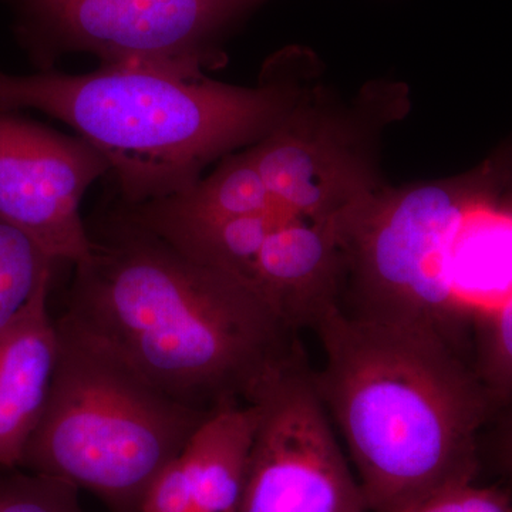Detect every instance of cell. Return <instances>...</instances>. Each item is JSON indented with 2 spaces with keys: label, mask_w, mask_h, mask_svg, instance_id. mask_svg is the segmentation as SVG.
I'll return each instance as SVG.
<instances>
[{
  "label": "cell",
  "mask_w": 512,
  "mask_h": 512,
  "mask_svg": "<svg viewBox=\"0 0 512 512\" xmlns=\"http://www.w3.org/2000/svg\"><path fill=\"white\" fill-rule=\"evenodd\" d=\"M180 457L151 484L140 512H195L190 478Z\"/></svg>",
  "instance_id": "cell-19"
},
{
  "label": "cell",
  "mask_w": 512,
  "mask_h": 512,
  "mask_svg": "<svg viewBox=\"0 0 512 512\" xmlns=\"http://www.w3.org/2000/svg\"><path fill=\"white\" fill-rule=\"evenodd\" d=\"M293 218L299 217L284 211L245 215L190 229L165 241L201 264L224 269L248 282L249 269L266 239Z\"/></svg>",
  "instance_id": "cell-14"
},
{
  "label": "cell",
  "mask_w": 512,
  "mask_h": 512,
  "mask_svg": "<svg viewBox=\"0 0 512 512\" xmlns=\"http://www.w3.org/2000/svg\"><path fill=\"white\" fill-rule=\"evenodd\" d=\"M56 261L18 229L0 220V329L25 306Z\"/></svg>",
  "instance_id": "cell-15"
},
{
  "label": "cell",
  "mask_w": 512,
  "mask_h": 512,
  "mask_svg": "<svg viewBox=\"0 0 512 512\" xmlns=\"http://www.w3.org/2000/svg\"><path fill=\"white\" fill-rule=\"evenodd\" d=\"M76 485L20 468H0V512H84Z\"/></svg>",
  "instance_id": "cell-17"
},
{
  "label": "cell",
  "mask_w": 512,
  "mask_h": 512,
  "mask_svg": "<svg viewBox=\"0 0 512 512\" xmlns=\"http://www.w3.org/2000/svg\"><path fill=\"white\" fill-rule=\"evenodd\" d=\"M248 403L258 407L259 424L237 512H369L298 346L265 373Z\"/></svg>",
  "instance_id": "cell-7"
},
{
  "label": "cell",
  "mask_w": 512,
  "mask_h": 512,
  "mask_svg": "<svg viewBox=\"0 0 512 512\" xmlns=\"http://www.w3.org/2000/svg\"><path fill=\"white\" fill-rule=\"evenodd\" d=\"M74 266L62 318L175 402L215 413L248 403L296 348L245 279L201 264L123 214Z\"/></svg>",
  "instance_id": "cell-1"
},
{
  "label": "cell",
  "mask_w": 512,
  "mask_h": 512,
  "mask_svg": "<svg viewBox=\"0 0 512 512\" xmlns=\"http://www.w3.org/2000/svg\"><path fill=\"white\" fill-rule=\"evenodd\" d=\"M37 72L89 53L101 64L150 66L185 76L222 59L221 42L256 0H0Z\"/></svg>",
  "instance_id": "cell-6"
},
{
  "label": "cell",
  "mask_w": 512,
  "mask_h": 512,
  "mask_svg": "<svg viewBox=\"0 0 512 512\" xmlns=\"http://www.w3.org/2000/svg\"><path fill=\"white\" fill-rule=\"evenodd\" d=\"M345 256L328 221L293 218L276 228L248 274V284L269 308L296 330L316 328L342 308Z\"/></svg>",
  "instance_id": "cell-10"
},
{
  "label": "cell",
  "mask_w": 512,
  "mask_h": 512,
  "mask_svg": "<svg viewBox=\"0 0 512 512\" xmlns=\"http://www.w3.org/2000/svg\"><path fill=\"white\" fill-rule=\"evenodd\" d=\"M292 59H272L256 87L133 64L0 72V110L67 124L109 163L124 205L136 207L187 191L218 158L268 136L305 96Z\"/></svg>",
  "instance_id": "cell-3"
},
{
  "label": "cell",
  "mask_w": 512,
  "mask_h": 512,
  "mask_svg": "<svg viewBox=\"0 0 512 512\" xmlns=\"http://www.w3.org/2000/svg\"><path fill=\"white\" fill-rule=\"evenodd\" d=\"M495 412L512 403V295L491 312L481 330L476 365Z\"/></svg>",
  "instance_id": "cell-16"
},
{
  "label": "cell",
  "mask_w": 512,
  "mask_h": 512,
  "mask_svg": "<svg viewBox=\"0 0 512 512\" xmlns=\"http://www.w3.org/2000/svg\"><path fill=\"white\" fill-rule=\"evenodd\" d=\"M109 163L82 137H70L0 110V220L56 262L89 261L93 238L82 201Z\"/></svg>",
  "instance_id": "cell-8"
},
{
  "label": "cell",
  "mask_w": 512,
  "mask_h": 512,
  "mask_svg": "<svg viewBox=\"0 0 512 512\" xmlns=\"http://www.w3.org/2000/svg\"><path fill=\"white\" fill-rule=\"evenodd\" d=\"M402 512H512V501L507 491L466 483L427 495Z\"/></svg>",
  "instance_id": "cell-18"
},
{
  "label": "cell",
  "mask_w": 512,
  "mask_h": 512,
  "mask_svg": "<svg viewBox=\"0 0 512 512\" xmlns=\"http://www.w3.org/2000/svg\"><path fill=\"white\" fill-rule=\"evenodd\" d=\"M480 180L478 168L446 183L373 194L330 218L350 275L353 308L345 312L436 333L461 352L454 255Z\"/></svg>",
  "instance_id": "cell-5"
},
{
  "label": "cell",
  "mask_w": 512,
  "mask_h": 512,
  "mask_svg": "<svg viewBox=\"0 0 512 512\" xmlns=\"http://www.w3.org/2000/svg\"><path fill=\"white\" fill-rule=\"evenodd\" d=\"M276 211L289 212L268 190L247 150L222 161L187 191L136 207L124 205L121 214L158 237L170 239L204 225Z\"/></svg>",
  "instance_id": "cell-12"
},
{
  "label": "cell",
  "mask_w": 512,
  "mask_h": 512,
  "mask_svg": "<svg viewBox=\"0 0 512 512\" xmlns=\"http://www.w3.org/2000/svg\"><path fill=\"white\" fill-rule=\"evenodd\" d=\"M258 424L256 404L242 403L212 413L195 431L180 457L195 512L238 511Z\"/></svg>",
  "instance_id": "cell-13"
},
{
  "label": "cell",
  "mask_w": 512,
  "mask_h": 512,
  "mask_svg": "<svg viewBox=\"0 0 512 512\" xmlns=\"http://www.w3.org/2000/svg\"><path fill=\"white\" fill-rule=\"evenodd\" d=\"M332 123H319L305 96L249 148L268 190L286 211L328 221L372 195L362 168Z\"/></svg>",
  "instance_id": "cell-9"
},
{
  "label": "cell",
  "mask_w": 512,
  "mask_h": 512,
  "mask_svg": "<svg viewBox=\"0 0 512 512\" xmlns=\"http://www.w3.org/2000/svg\"><path fill=\"white\" fill-rule=\"evenodd\" d=\"M500 457L503 466L512 477V414L504 423L500 434Z\"/></svg>",
  "instance_id": "cell-20"
},
{
  "label": "cell",
  "mask_w": 512,
  "mask_h": 512,
  "mask_svg": "<svg viewBox=\"0 0 512 512\" xmlns=\"http://www.w3.org/2000/svg\"><path fill=\"white\" fill-rule=\"evenodd\" d=\"M316 389L356 467L369 512H402L474 483L478 433L495 413L473 365L427 330L333 309L316 328Z\"/></svg>",
  "instance_id": "cell-2"
},
{
  "label": "cell",
  "mask_w": 512,
  "mask_h": 512,
  "mask_svg": "<svg viewBox=\"0 0 512 512\" xmlns=\"http://www.w3.org/2000/svg\"><path fill=\"white\" fill-rule=\"evenodd\" d=\"M56 326L55 376L20 470L90 491L111 512H140L212 413L175 402L62 316Z\"/></svg>",
  "instance_id": "cell-4"
},
{
  "label": "cell",
  "mask_w": 512,
  "mask_h": 512,
  "mask_svg": "<svg viewBox=\"0 0 512 512\" xmlns=\"http://www.w3.org/2000/svg\"><path fill=\"white\" fill-rule=\"evenodd\" d=\"M53 274L0 329V468H20L45 412L59 357L56 319L49 312Z\"/></svg>",
  "instance_id": "cell-11"
},
{
  "label": "cell",
  "mask_w": 512,
  "mask_h": 512,
  "mask_svg": "<svg viewBox=\"0 0 512 512\" xmlns=\"http://www.w3.org/2000/svg\"><path fill=\"white\" fill-rule=\"evenodd\" d=\"M258 2H259V3H262V2H264V0H258Z\"/></svg>",
  "instance_id": "cell-21"
}]
</instances>
